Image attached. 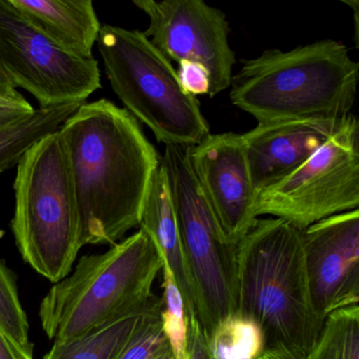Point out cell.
I'll return each instance as SVG.
<instances>
[{
  "mask_svg": "<svg viewBox=\"0 0 359 359\" xmlns=\"http://www.w3.org/2000/svg\"><path fill=\"white\" fill-rule=\"evenodd\" d=\"M35 28L56 45L83 58H94L102 24L92 0H9Z\"/></svg>",
  "mask_w": 359,
  "mask_h": 359,
  "instance_id": "obj_14",
  "label": "cell"
},
{
  "mask_svg": "<svg viewBox=\"0 0 359 359\" xmlns=\"http://www.w3.org/2000/svg\"><path fill=\"white\" fill-rule=\"evenodd\" d=\"M11 229L25 262L53 283L83 247L81 218L60 132L37 140L16 165Z\"/></svg>",
  "mask_w": 359,
  "mask_h": 359,
  "instance_id": "obj_5",
  "label": "cell"
},
{
  "mask_svg": "<svg viewBox=\"0 0 359 359\" xmlns=\"http://www.w3.org/2000/svg\"><path fill=\"white\" fill-rule=\"evenodd\" d=\"M161 323L170 348L176 359L188 356L189 321L184 298L168 264H163Z\"/></svg>",
  "mask_w": 359,
  "mask_h": 359,
  "instance_id": "obj_21",
  "label": "cell"
},
{
  "mask_svg": "<svg viewBox=\"0 0 359 359\" xmlns=\"http://www.w3.org/2000/svg\"><path fill=\"white\" fill-rule=\"evenodd\" d=\"M0 73L30 93L39 109L85 104L102 88L95 58L69 53L35 28L9 0H0Z\"/></svg>",
  "mask_w": 359,
  "mask_h": 359,
  "instance_id": "obj_9",
  "label": "cell"
},
{
  "mask_svg": "<svg viewBox=\"0 0 359 359\" xmlns=\"http://www.w3.org/2000/svg\"><path fill=\"white\" fill-rule=\"evenodd\" d=\"M190 165L224 237L237 245L258 219L241 134H210L191 147Z\"/></svg>",
  "mask_w": 359,
  "mask_h": 359,
  "instance_id": "obj_12",
  "label": "cell"
},
{
  "mask_svg": "<svg viewBox=\"0 0 359 359\" xmlns=\"http://www.w3.org/2000/svg\"><path fill=\"white\" fill-rule=\"evenodd\" d=\"M154 359H176L175 356H174L173 352H172L171 348H165L163 352H161V354L157 355Z\"/></svg>",
  "mask_w": 359,
  "mask_h": 359,
  "instance_id": "obj_29",
  "label": "cell"
},
{
  "mask_svg": "<svg viewBox=\"0 0 359 359\" xmlns=\"http://www.w3.org/2000/svg\"><path fill=\"white\" fill-rule=\"evenodd\" d=\"M34 110L18 90L11 93H0V128L31 114Z\"/></svg>",
  "mask_w": 359,
  "mask_h": 359,
  "instance_id": "obj_24",
  "label": "cell"
},
{
  "mask_svg": "<svg viewBox=\"0 0 359 359\" xmlns=\"http://www.w3.org/2000/svg\"><path fill=\"white\" fill-rule=\"evenodd\" d=\"M348 117L257 123L254 129L241 134L257 195L306 163Z\"/></svg>",
  "mask_w": 359,
  "mask_h": 359,
  "instance_id": "obj_13",
  "label": "cell"
},
{
  "mask_svg": "<svg viewBox=\"0 0 359 359\" xmlns=\"http://www.w3.org/2000/svg\"><path fill=\"white\" fill-rule=\"evenodd\" d=\"M13 91H16V90L9 85L7 79L0 73V93H11Z\"/></svg>",
  "mask_w": 359,
  "mask_h": 359,
  "instance_id": "obj_28",
  "label": "cell"
},
{
  "mask_svg": "<svg viewBox=\"0 0 359 359\" xmlns=\"http://www.w3.org/2000/svg\"><path fill=\"white\" fill-rule=\"evenodd\" d=\"M342 3L348 5V7H351L353 11V20H354V29H355V45H356V48H358V41H359V9H358V1L357 0H344Z\"/></svg>",
  "mask_w": 359,
  "mask_h": 359,
  "instance_id": "obj_27",
  "label": "cell"
},
{
  "mask_svg": "<svg viewBox=\"0 0 359 359\" xmlns=\"http://www.w3.org/2000/svg\"><path fill=\"white\" fill-rule=\"evenodd\" d=\"M358 79V62L346 45L323 39L243 60L232 77L230 100L258 123L344 119L352 114Z\"/></svg>",
  "mask_w": 359,
  "mask_h": 359,
  "instance_id": "obj_3",
  "label": "cell"
},
{
  "mask_svg": "<svg viewBox=\"0 0 359 359\" xmlns=\"http://www.w3.org/2000/svg\"><path fill=\"white\" fill-rule=\"evenodd\" d=\"M236 257V312L259 327L262 358L306 359L325 321L311 304L302 230L279 218L257 219Z\"/></svg>",
  "mask_w": 359,
  "mask_h": 359,
  "instance_id": "obj_2",
  "label": "cell"
},
{
  "mask_svg": "<svg viewBox=\"0 0 359 359\" xmlns=\"http://www.w3.org/2000/svg\"><path fill=\"white\" fill-rule=\"evenodd\" d=\"M140 226L152 237L163 255V262L171 270L184 298L188 321L197 318L194 287L182 252L169 182L161 163L151 182Z\"/></svg>",
  "mask_w": 359,
  "mask_h": 359,
  "instance_id": "obj_15",
  "label": "cell"
},
{
  "mask_svg": "<svg viewBox=\"0 0 359 359\" xmlns=\"http://www.w3.org/2000/svg\"><path fill=\"white\" fill-rule=\"evenodd\" d=\"M178 79L184 91L191 95H209L210 76L208 71L201 65L192 62H178Z\"/></svg>",
  "mask_w": 359,
  "mask_h": 359,
  "instance_id": "obj_23",
  "label": "cell"
},
{
  "mask_svg": "<svg viewBox=\"0 0 359 359\" xmlns=\"http://www.w3.org/2000/svg\"><path fill=\"white\" fill-rule=\"evenodd\" d=\"M0 327L29 359H34V344L30 340V325L27 313L20 302L16 276L1 259Z\"/></svg>",
  "mask_w": 359,
  "mask_h": 359,
  "instance_id": "obj_20",
  "label": "cell"
},
{
  "mask_svg": "<svg viewBox=\"0 0 359 359\" xmlns=\"http://www.w3.org/2000/svg\"><path fill=\"white\" fill-rule=\"evenodd\" d=\"M97 46L113 91L159 142L194 147L211 134L198 100L144 32L104 25Z\"/></svg>",
  "mask_w": 359,
  "mask_h": 359,
  "instance_id": "obj_6",
  "label": "cell"
},
{
  "mask_svg": "<svg viewBox=\"0 0 359 359\" xmlns=\"http://www.w3.org/2000/svg\"><path fill=\"white\" fill-rule=\"evenodd\" d=\"M81 106L73 104L39 109L0 128V174L18 165L20 157L37 140L58 131Z\"/></svg>",
  "mask_w": 359,
  "mask_h": 359,
  "instance_id": "obj_17",
  "label": "cell"
},
{
  "mask_svg": "<svg viewBox=\"0 0 359 359\" xmlns=\"http://www.w3.org/2000/svg\"><path fill=\"white\" fill-rule=\"evenodd\" d=\"M187 359H213L208 344L207 334L197 318H193L189 321Z\"/></svg>",
  "mask_w": 359,
  "mask_h": 359,
  "instance_id": "obj_25",
  "label": "cell"
},
{
  "mask_svg": "<svg viewBox=\"0 0 359 359\" xmlns=\"http://www.w3.org/2000/svg\"><path fill=\"white\" fill-rule=\"evenodd\" d=\"M207 338L213 359H260L264 354L259 327L237 312L218 323Z\"/></svg>",
  "mask_w": 359,
  "mask_h": 359,
  "instance_id": "obj_18",
  "label": "cell"
},
{
  "mask_svg": "<svg viewBox=\"0 0 359 359\" xmlns=\"http://www.w3.org/2000/svg\"><path fill=\"white\" fill-rule=\"evenodd\" d=\"M190 149L165 144L161 163L194 287L197 318L208 336L237 311V245L226 241L199 188L190 165Z\"/></svg>",
  "mask_w": 359,
  "mask_h": 359,
  "instance_id": "obj_7",
  "label": "cell"
},
{
  "mask_svg": "<svg viewBox=\"0 0 359 359\" xmlns=\"http://www.w3.org/2000/svg\"><path fill=\"white\" fill-rule=\"evenodd\" d=\"M0 359H29L0 327Z\"/></svg>",
  "mask_w": 359,
  "mask_h": 359,
  "instance_id": "obj_26",
  "label": "cell"
},
{
  "mask_svg": "<svg viewBox=\"0 0 359 359\" xmlns=\"http://www.w3.org/2000/svg\"><path fill=\"white\" fill-rule=\"evenodd\" d=\"M306 359H359V304L327 315Z\"/></svg>",
  "mask_w": 359,
  "mask_h": 359,
  "instance_id": "obj_19",
  "label": "cell"
},
{
  "mask_svg": "<svg viewBox=\"0 0 359 359\" xmlns=\"http://www.w3.org/2000/svg\"><path fill=\"white\" fill-rule=\"evenodd\" d=\"M359 207V126H344L298 169L256 199V215L274 216L299 230Z\"/></svg>",
  "mask_w": 359,
  "mask_h": 359,
  "instance_id": "obj_8",
  "label": "cell"
},
{
  "mask_svg": "<svg viewBox=\"0 0 359 359\" xmlns=\"http://www.w3.org/2000/svg\"><path fill=\"white\" fill-rule=\"evenodd\" d=\"M155 297L153 296L142 310L77 337L54 342L43 359H118Z\"/></svg>",
  "mask_w": 359,
  "mask_h": 359,
  "instance_id": "obj_16",
  "label": "cell"
},
{
  "mask_svg": "<svg viewBox=\"0 0 359 359\" xmlns=\"http://www.w3.org/2000/svg\"><path fill=\"white\" fill-rule=\"evenodd\" d=\"M83 245H114L140 226L161 156L140 123L110 100L83 104L58 130Z\"/></svg>",
  "mask_w": 359,
  "mask_h": 359,
  "instance_id": "obj_1",
  "label": "cell"
},
{
  "mask_svg": "<svg viewBox=\"0 0 359 359\" xmlns=\"http://www.w3.org/2000/svg\"><path fill=\"white\" fill-rule=\"evenodd\" d=\"M163 298L155 297L118 359H154L169 348L161 323Z\"/></svg>",
  "mask_w": 359,
  "mask_h": 359,
  "instance_id": "obj_22",
  "label": "cell"
},
{
  "mask_svg": "<svg viewBox=\"0 0 359 359\" xmlns=\"http://www.w3.org/2000/svg\"><path fill=\"white\" fill-rule=\"evenodd\" d=\"M262 359H272V358H262Z\"/></svg>",
  "mask_w": 359,
  "mask_h": 359,
  "instance_id": "obj_30",
  "label": "cell"
},
{
  "mask_svg": "<svg viewBox=\"0 0 359 359\" xmlns=\"http://www.w3.org/2000/svg\"><path fill=\"white\" fill-rule=\"evenodd\" d=\"M163 264L156 243L142 229L104 253L83 256L41 300L46 335L65 341L142 310L154 296L153 283Z\"/></svg>",
  "mask_w": 359,
  "mask_h": 359,
  "instance_id": "obj_4",
  "label": "cell"
},
{
  "mask_svg": "<svg viewBox=\"0 0 359 359\" xmlns=\"http://www.w3.org/2000/svg\"><path fill=\"white\" fill-rule=\"evenodd\" d=\"M149 18L144 35L171 62H192L209 73L215 97L231 86L234 51L229 43L226 14L203 0H134Z\"/></svg>",
  "mask_w": 359,
  "mask_h": 359,
  "instance_id": "obj_10",
  "label": "cell"
},
{
  "mask_svg": "<svg viewBox=\"0 0 359 359\" xmlns=\"http://www.w3.org/2000/svg\"><path fill=\"white\" fill-rule=\"evenodd\" d=\"M311 304L316 316L359 302V210L325 218L302 230Z\"/></svg>",
  "mask_w": 359,
  "mask_h": 359,
  "instance_id": "obj_11",
  "label": "cell"
}]
</instances>
